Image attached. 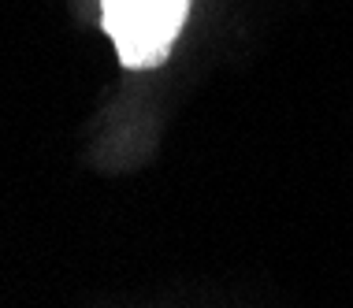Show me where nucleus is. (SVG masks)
Returning <instances> with one entry per match:
<instances>
[{
  "label": "nucleus",
  "mask_w": 353,
  "mask_h": 308,
  "mask_svg": "<svg viewBox=\"0 0 353 308\" xmlns=\"http://www.w3.org/2000/svg\"><path fill=\"white\" fill-rule=\"evenodd\" d=\"M190 0H101V23L127 67H157L186 23Z\"/></svg>",
  "instance_id": "1"
}]
</instances>
